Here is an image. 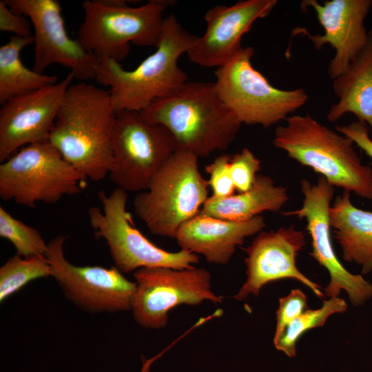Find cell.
Returning a JSON list of instances; mask_svg holds the SVG:
<instances>
[{"instance_id": "1", "label": "cell", "mask_w": 372, "mask_h": 372, "mask_svg": "<svg viewBox=\"0 0 372 372\" xmlns=\"http://www.w3.org/2000/svg\"><path fill=\"white\" fill-rule=\"evenodd\" d=\"M116 113L108 90L84 81L71 84L48 140L86 179L102 180L112 166Z\"/></svg>"}, {"instance_id": "2", "label": "cell", "mask_w": 372, "mask_h": 372, "mask_svg": "<svg viewBox=\"0 0 372 372\" xmlns=\"http://www.w3.org/2000/svg\"><path fill=\"white\" fill-rule=\"evenodd\" d=\"M140 113L167 129L176 151H187L198 158L227 149L241 125L219 96L214 82L188 81Z\"/></svg>"}, {"instance_id": "3", "label": "cell", "mask_w": 372, "mask_h": 372, "mask_svg": "<svg viewBox=\"0 0 372 372\" xmlns=\"http://www.w3.org/2000/svg\"><path fill=\"white\" fill-rule=\"evenodd\" d=\"M197 38L185 30L172 14L165 18L161 39L154 52L132 70H125L113 59L99 60L95 81L109 87L116 112H142L188 81L178 60L187 53Z\"/></svg>"}, {"instance_id": "4", "label": "cell", "mask_w": 372, "mask_h": 372, "mask_svg": "<svg viewBox=\"0 0 372 372\" xmlns=\"http://www.w3.org/2000/svg\"><path fill=\"white\" fill-rule=\"evenodd\" d=\"M278 126L273 145L331 185L372 199V169L362 163L353 141L318 122L309 114L292 115Z\"/></svg>"}, {"instance_id": "5", "label": "cell", "mask_w": 372, "mask_h": 372, "mask_svg": "<svg viewBox=\"0 0 372 372\" xmlns=\"http://www.w3.org/2000/svg\"><path fill=\"white\" fill-rule=\"evenodd\" d=\"M170 0H149L132 7L123 0H86L82 3L83 20L77 39L98 60L120 63L129 54L130 43L156 47L163 30L164 11Z\"/></svg>"}, {"instance_id": "6", "label": "cell", "mask_w": 372, "mask_h": 372, "mask_svg": "<svg viewBox=\"0 0 372 372\" xmlns=\"http://www.w3.org/2000/svg\"><path fill=\"white\" fill-rule=\"evenodd\" d=\"M209 187L199 171L198 157L176 151L147 189L134 197V212L152 234L174 238L179 227L199 213L209 197Z\"/></svg>"}, {"instance_id": "7", "label": "cell", "mask_w": 372, "mask_h": 372, "mask_svg": "<svg viewBox=\"0 0 372 372\" xmlns=\"http://www.w3.org/2000/svg\"><path fill=\"white\" fill-rule=\"evenodd\" d=\"M251 46L241 47L215 70L217 92L239 122L269 127L304 106L309 96L302 88L291 90L272 85L251 63Z\"/></svg>"}, {"instance_id": "8", "label": "cell", "mask_w": 372, "mask_h": 372, "mask_svg": "<svg viewBox=\"0 0 372 372\" xmlns=\"http://www.w3.org/2000/svg\"><path fill=\"white\" fill-rule=\"evenodd\" d=\"M86 178L48 140L21 148L0 164V198L34 208L79 194Z\"/></svg>"}, {"instance_id": "9", "label": "cell", "mask_w": 372, "mask_h": 372, "mask_svg": "<svg viewBox=\"0 0 372 372\" xmlns=\"http://www.w3.org/2000/svg\"><path fill=\"white\" fill-rule=\"evenodd\" d=\"M97 196L101 208L90 207L88 220L96 237L106 242L114 267L121 273L144 267L189 269L198 262V255L183 249H163L136 228L127 211V194L124 189L116 187L109 194L101 190Z\"/></svg>"}, {"instance_id": "10", "label": "cell", "mask_w": 372, "mask_h": 372, "mask_svg": "<svg viewBox=\"0 0 372 372\" xmlns=\"http://www.w3.org/2000/svg\"><path fill=\"white\" fill-rule=\"evenodd\" d=\"M112 148V166L108 176L117 187L127 192L147 190L176 152L167 129L136 111L116 113Z\"/></svg>"}, {"instance_id": "11", "label": "cell", "mask_w": 372, "mask_h": 372, "mask_svg": "<svg viewBox=\"0 0 372 372\" xmlns=\"http://www.w3.org/2000/svg\"><path fill=\"white\" fill-rule=\"evenodd\" d=\"M134 277L136 288L131 311L144 328L165 327L169 312L178 305L222 302L211 289L210 273L204 268L144 267L135 271Z\"/></svg>"}, {"instance_id": "12", "label": "cell", "mask_w": 372, "mask_h": 372, "mask_svg": "<svg viewBox=\"0 0 372 372\" xmlns=\"http://www.w3.org/2000/svg\"><path fill=\"white\" fill-rule=\"evenodd\" d=\"M66 235H57L48 242L46 254L52 276L65 298L89 313L131 310L136 284L115 267L77 266L64 254Z\"/></svg>"}, {"instance_id": "13", "label": "cell", "mask_w": 372, "mask_h": 372, "mask_svg": "<svg viewBox=\"0 0 372 372\" xmlns=\"http://www.w3.org/2000/svg\"><path fill=\"white\" fill-rule=\"evenodd\" d=\"M300 187L304 195L302 207L282 214L305 219L311 240L310 255L327 269L329 275L324 296L328 298L338 297L344 291L354 306L364 304L372 298V284L362 275L349 272L338 260L333 247L329 209L334 187L322 176L315 184L306 179L302 180Z\"/></svg>"}, {"instance_id": "14", "label": "cell", "mask_w": 372, "mask_h": 372, "mask_svg": "<svg viewBox=\"0 0 372 372\" xmlns=\"http://www.w3.org/2000/svg\"><path fill=\"white\" fill-rule=\"evenodd\" d=\"M10 8L26 17L34 30L33 70L43 74L52 64L70 70L75 79L95 80L98 59L68 34L62 8L56 0H4Z\"/></svg>"}, {"instance_id": "15", "label": "cell", "mask_w": 372, "mask_h": 372, "mask_svg": "<svg viewBox=\"0 0 372 372\" xmlns=\"http://www.w3.org/2000/svg\"><path fill=\"white\" fill-rule=\"evenodd\" d=\"M74 76L10 99L0 110V162L30 144L46 141Z\"/></svg>"}, {"instance_id": "16", "label": "cell", "mask_w": 372, "mask_h": 372, "mask_svg": "<svg viewBox=\"0 0 372 372\" xmlns=\"http://www.w3.org/2000/svg\"><path fill=\"white\" fill-rule=\"evenodd\" d=\"M305 245L304 233L293 226L258 234L245 249L247 278L234 298L242 300L251 294L258 296L267 284L285 278L299 281L323 298L322 287L297 267V255Z\"/></svg>"}, {"instance_id": "17", "label": "cell", "mask_w": 372, "mask_h": 372, "mask_svg": "<svg viewBox=\"0 0 372 372\" xmlns=\"http://www.w3.org/2000/svg\"><path fill=\"white\" fill-rule=\"evenodd\" d=\"M276 4V0H242L210 8L205 15L204 34L187 53L189 60L203 67L222 66L242 47V37L254 23L269 15Z\"/></svg>"}, {"instance_id": "18", "label": "cell", "mask_w": 372, "mask_h": 372, "mask_svg": "<svg viewBox=\"0 0 372 372\" xmlns=\"http://www.w3.org/2000/svg\"><path fill=\"white\" fill-rule=\"evenodd\" d=\"M372 6L371 0H316L301 3L302 10L311 8L324 29L323 34H307L317 50L330 45L335 55L329 62L328 74L333 80L346 72L366 43L364 20Z\"/></svg>"}, {"instance_id": "19", "label": "cell", "mask_w": 372, "mask_h": 372, "mask_svg": "<svg viewBox=\"0 0 372 372\" xmlns=\"http://www.w3.org/2000/svg\"><path fill=\"white\" fill-rule=\"evenodd\" d=\"M265 227V218L259 215L232 221L198 214L179 227L174 238L180 249L202 255L210 263L225 265L246 238Z\"/></svg>"}, {"instance_id": "20", "label": "cell", "mask_w": 372, "mask_h": 372, "mask_svg": "<svg viewBox=\"0 0 372 372\" xmlns=\"http://www.w3.org/2000/svg\"><path fill=\"white\" fill-rule=\"evenodd\" d=\"M338 100L327 113L335 122L346 114H353L372 130V29L366 44L344 73L333 80Z\"/></svg>"}, {"instance_id": "21", "label": "cell", "mask_w": 372, "mask_h": 372, "mask_svg": "<svg viewBox=\"0 0 372 372\" xmlns=\"http://www.w3.org/2000/svg\"><path fill=\"white\" fill-rule=\"evenodd\" d=\"M329 221L344 260L360 266L363 274L372 271V211L355 207L344 192L329 209Z\"/></svg>"}, {"instance_id": "22", "label": "cell", "mask_w": 372, "mask_h": 372, "mask_svg": "<svg viewBox=\"0 0 372 372\" xmlns=\"http://www.w3.org/2000/svg\"><path fill=\"white\" fill-rule=\"evenodd\" d=\"M289 200L287 189L259 174L250 189L223 198L209 196L199 213L217 218L245 221L265 211H278Z\"/></svg>"}, {"instance_id": "23", "label": "cell", "mask_w": 372, "mask_h": 372, "mask_svg": "<svg viewBox=\"0 0 372 372\" xmlns=\"http://www.w3.org/2000/svg\"><path fill=\"white\" fill-rule=\"evenodd\" d=\"M34 44L33 34L28 37L12 36L0 47V104L59 81L54 75L41 74L27 68L21 61V50Z\"/></svg>"}, {"instance_id": "24", "label": "cell", "mask_w": 372, "mask_h": 372, "mask_svg": "<svg viewBox=\"0 0 372 372\" xmlns=\"http://www.w3.org/2000/svg\"><path fill=\"white\" fill-rule=\"evenodd\" d=\"M52 276L50 264L45 256L10 257L0 267V302H3L28 283Z\"/></svg>"}, {"instance_id": "25", "label": "cell", "mask_w": 372, "mask_h": 372, "mask_svg": "<svg viewBox=\"0 0 372 372\" xmlns=\"http://www.w3.org/2000/svg\"><path fill=\"white\" fill-rule=\"evenodd\" d=\"M347 307L344 299L335 297L324 300L318 309H307L289 324L280 340L274 344L275 347L289 358L295 357L297 342L302 335L310 329L324 326L331 316L344 313Z\"/></svg>"}, {"instance_id": "26", "label": "cell", "mask_w": 372, "mask_h": 372, "mask_svg": "<svg viewBox=\"0 0 372 372\" xmlns=\"http://www.w3.org/2000/svg\"><path fill=\"white\" fill-rule=\"evenodd\" d=\"M0 236L10 241L17 254L24 258L46 256L48 243L40 232L13 217L0 206Z\"/></svg>"}, {"instance_id": "27", "label": "cell", "mask_w": 372, "mask_h": 372, "mask_svg": "<svg viewBox=\"0 0 372 372\" xmlns=\"http://www.w3.org/2000/svg\"><path fill=\"white\" fill-rule=\"evenodd\" d=\"M260 168V160L247 147L231 156L229 169L236 190L240 193L250 189Z\"/></svg>"}, {"instance_id": "28", "label": "cell", "mask_w": 372, "mask_h": 372, "mask_svg": "<svg viewBox=\"0 0 372 372\" xmlns=\"http://www.w3.org/2000/svg\"><path fill=\"white\" fill-rule=\"evenodd\" d=\"M307 309V296L299 289L291 290L288 295L279 299L273 344L280 340L289 324Z\"/></svg>"}, {"instance_id": "29", "label": "cell", "mask_w": 372, "mask_h": 372, "mask_svg": "<svg viewBox=\"0 0 372 372\" xmlns=\"http://www.w3.org/2000/svg\"><path fill=\"white\" fill-rule=\"evenodd\" d=\"M231 156L223 154L209 165L205 170L209 174V186L212 190L213 198H223L234 194L236 190L229 169Z\"/></svg>"}, {"instance_id": "30", "label": "cell", "mask_w": 372, "mask_h": 372, "mask_svg": "<svg viewBox=\"0 0 372 372\" xmlns=\"http://www.w3.org/2000/svg\"><path fill=\"white\" fill-rule=\"evenodd\" d=\"M30 20L12 10L4 0L0 1V30L12 33L15 37L32 36Z\"/></svg>"}, {"instance_id": "31", "label": "cell", "mask_w": 372, "mask_h": 372, "mask_svg": "<svg viewBox=\"0 0 372 372\" xmlns=\"http://www.w3.org/2000/svg\"><path fill=\"white\" fill-rule=\"evenodd\" d=\"M335 130L351 138L356 146L372 159V139L369 136V127L364 122L357 121L348 125L337 126Z\"/></svg>"}, {"instance_id": "32", "label": "cell", "mask_w": 372, "mask_h": 372, "mask_svg": "<svg viewBox=\"0 0 372 372\" xmlns=\"http://www.w3.org/2000/svg\"><path fill=\"white\" fill-rule=\"evenodd\" d=\"M177 341L174 342L172 343L169 347L165 348L163 351L156 355L155 356H153L150 358L146 359L143 358V364L142 367L141 369L140 372H150L151 371V366L153 364L154 361H156L157 359H158L160 357H161L165 352H166L169 349H170L171 347H172Z\"/></svg>"}]
</instances>
